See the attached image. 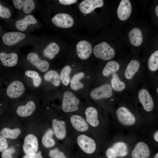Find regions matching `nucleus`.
<instances>
[{"mask_svg":"<svg viewBox=\"0 0 158 158\" xmlns=\"http://www.w3.org/2000/svg\"><path fill=\"white\" fill-rule=\"evenodd\" d=\"M93 52L95 57L104 60H110L115 55L114 49L105 42H102L95 46Z\"/></svg>","mask_w":158,"mask_h":158,"instance_id":"1","label":"nucleus"},{"mask_svg":"<svg viewBox=\"0 0 158 158\" xmlns=\"http://www.w3.org/2000/svg\"><path fill=\"white\" fill-rule=\"evenodd\" d=\"M80 101L78 98L72 92L65 91L63 95L62 102V109L65 112L76 111L78 109Z\"/></svg>","mask_w":158,"mask_h":158,"instance_id":"2","label":"nucleus"},{"mask_svg":"<svg viewBox=\"0 0 158 158\" xmlns=\"http://www.w3.org/2000/svg\"><path fill=\"white\" fill-rule=\"evenodd\" d=\"M52 23L56 26L62 28H69L72 27L74 20L69 14L59 13L56 14L51 19Z\"/></svg>","mask_w":158,"mask_h":158,"instance_id":"3","label":"nucleus"},{"mask_svg":"<svg viewBox=\"0 0 158 158\" xmlns=\"http://www.w3.org/2000/svg\"><path fill=\"white\" fill-rule=\"evenodd\" d=\"M77 143L81 149L88 154L93 153L96 149V144L91 138L83 134L78 136L77 138Z\"/></svg>","mask_w":158,"mask_h":158,"instance_id":"4","label":"nucleus"},{"mask_svg":"<svg viewBox=\"0 0 158 158\" xmlns=\"http://www.w3.org/2000/svg\"><path fill=\"white\" fill-rule=\"evenodd\" d=\"M116 114L118 120L123 125L132 126L135 122L136 118L134 115L125 107L119 108L116 111Z\"/></svg>","mask_w":158,"mask_h":158,"instance_id":"5","label":"nucleus"},{"mask_svg":"<svg viewBox=\"0 0 158 158\" xmlns=\"http://www.w3.org/2000/svg\"><path fill=\"white\" fill-rule=\"evenodd\" d=\"M113 94L112 88L109 84H105L96 87L90 93L91 98L95 100H99L109 98Z\"/></svg>","mask_w":158,"mask_h":158,"instance_id":"6","label":"nucleus"},{"mask_svg":"<svg viewBox=\"0 0 158 158\" xmlns=\"http://www.w3.org/2000/svg\"><path fill=\"white\" fill-rule=\"evenodd\" d=\"M25 90L23 83L20 81L14 80L8 86L6 93L7 95L11 98H16L21 96Z\"/></svg>","mask_w":158,"mask_h":158,"instance_id":"7","label":"nucleus"},{"mask_svg":"<svg viewBox=\"0 0 158 158\" xmlns=\"http://www.w3.org/2000/svg\"><path fill=\"white\" fill-rule=\"evenodd\" d=\"M77 55L81 59L85 60L90 56L92 51V45L88 41L83 40L79 41L76 45Z\"/></svg>","mask_w":158,"mask_h":158,"instance_id":"8","label":"nucleus"},{"mask_svg":"<svg viewBox=\"0 0 158 158\" xmlns=\"http://www.w3.org/2000/svg\"><path fill=\"white\" fill-rule=\"evenodd\" d=\"M102 0H84L79 4V8L80 12L85 14H88L95 8L101 7L104 5Z\"/></svg>","mask_w":158,"mask_h":158,"instance_id":"9","label":"nucleus"},{"mask_svg":"<svg viewBox=\"0 0 158 158\" xmlns=\"http://www.w3.org/2000/svg\"><path fill=\"white\" fill-rule=\"evenodd\" d=\"M23 148L26 154L36 153L38 149L37 137L32 134L27 135L24 139Z\"/></svg>","mask_w":158,"mask_h":158,"instance_id":"10","label":"nucleus"},{"mask_svg":"<svg viewBox=\"0 0 158 158\" xmlns=\"http://www.w3.org/2000/svg\"><path fill=\"white\" fill-rule=\"evenodd\" d=\"M27 59L31 64L41 72H45L49 68V63L45 60L40 59L36 53H29L27 55Z\"/></svg>","mask_w":158,"mask_h":158,"instance_id":"11","label":"nucleus"},{"mask_svg":"<svg viewBox=\"0 0 158 158\" xmlns=\"http://www.w3.org/2000/svg\"><path fill=\"white\" fill-rule=\"evenodd\" d=\"M138 97L145 110L150 112L153 109L154 107V102L147 90L145 89L140 90L138 94Z\"/></svg>","mask_w":158,"mask_h":158,"instance_id":"12","label":"nucleus"},{"mask_svg":"<svg viewBox=\"0 0 158 158\" xmlns=\"http://www.w3.org/2000/svg\"><path fill=\"white\" fill-rule=\"evenodd\" d=\"M132 8L131 3L129 0L121 1L117 11L118 18L123 21L127 20L130 15Z\"/></svg>","mask_w":158,"mask_h":158,"instance_id":"13","label":"nucleus"},{"mask_svg":"<svg viewBox=\"0 0 158 158\" xmlns=\"http://www.w3.org/2000/svg\"><path fill=\"white\" fill-rule=\"evenodd\" d=\"M150 151L147 145L143 142H138L131 153L132 158H148Z\"/></svg>","mask_w":158,"mask_h":158,"instance_id":"14","label":"nucleus"},{"mask_svg":"<svg viewBox=\"0 0 158 158\" xmlns=\"http://www.w3.org/2000/svg\"><path fill=\"white\" fill-rule=\"evenodd\" d=\"M25 35L21 32H11L5 34L2 37L4 43L8 46H11L23 40Z\"/></svg>","mask_w":158,"mask_h":158,"instance_id":"15","label":"nucleus"},{"mask_svg":"<svg viewBox=\"0 0 158 158\" xmlns=\"http://www.w3.org/2000/svg\"><path fill=\"white\" fill-rule=\"evenodd\" d=\"M52 127L56 138L59 140L64 138L66 135V124L62 120L54 119L52 121Z\"/></svg>","mask_w":158,"mask_h":158,"instance_id":"16","label":"nucleus"},{"mask_svg":"<svg viewBox=\"0 0 158 158\" xmlns=\"http://www.w3.org/2000/svg\"><path fill=\"white\" fill-rule=\"evenodd\" d=\"M70 121L73 127L78 131L84 132L88 129V125L86 121L79 115H72L70 118Z\"/></svg>","mask_w":158,"mask_h":158,"instance_id":"17","label":"nucleus"},{"mask_svg":"<svg viewBox=\"0 0 158 158\" xmlns=\"http://www.w3.org/2000/svg\"><path fill=\"white\" fill-rule=\"evenodd\" d=\"M13 3L14 7L19 9L23 6V11L26 14L30 13L35 8V3L32 0H14Z\"/></svg>","mask_w":158,"mask_h":158,"instance_id":"18","label":"nucleus"},{"mask_svg":"<svg viewBox=\"0 0 158 158\" xmlns=\"http://www.w3.org/2000/svg\"><path fill=\"white\" fill-rule=\"evenodd\" d=\"M18 56L15 53L7 54L1 52L0 53V59L3 65L8 67H13L16 65L18 61Z\"/></svg>","mask_w":158,"mask_h":158,"instance_id":"19","label":"nucleus"},{"mask_svg":"<svg viewBox=\"0 0 158 158\" xmlns=\"http://www.w3.org/2000/svg\"><path fill=\"white\" fill-rule=\"evenodd\" d=\"M87 121L91 126L96 127L99 123L98 118V111L94 107H87L85 111Z\"/></svg>","mask_w":158,"mask_h":158,"instance_id":"20","label":"nucleus"},{"mask_svg":"<svg viewBox=\"0 0 158 158\" xmlns=\"http://www.w3.org/2000/svg\"><path fill=\"white\" fill-rule=\"evenodd\" d=\"M35 105L34 102L30 101L24 105H20L17 108L16 112L19 116L27 117L31 115L35 109Z\"/></svg>","mask_w":158,"mask_h":158,"instance_id":"21","label":"nucleus"},{"mask_svg":"<svg viewBox=\"0 0 158 158\" xmlns=\"http://www.w3.org/2000/svg\"><path fill=\"white\" fill-rule=\"evenodd\" d=\"M128 36L130 42L133 45L138 47L141 44L143 37L142 31L140 28H133L129 32Z\"/></svg>","mask_w":158,"mask_h":158,"instance_id":"22","label":"nucleus"},{"mask_svg":"<svg viewBox=\"0 0 158 158\" xmlns=\"http://www.w3.org/2000/svg\"><path fill=\"white\" fill-rule=\"evenodd\" d=\"M37 23V21L35 17L32 15H29L17 21L16 23V26L18 30L23 31L26 30L28 25L35 24Z\"/></svg>","mask_w":158,"mask_h":158,"instance_id":"23","label":"nucleus"},{"mask_svg":"<svg viewBox=\"0 0 158 158\" xmlns=\"http://www.w3.org/2000/svg\"><path fill=\"white\" fill-rule=\"evenodd\" d=\"M60 49V47L57 43L55 42H52L45 47L42 53L45 57L49 59H52L59 53Z\"/></svg>","mask_w":158,"mask_h":158,"instance_id":"24","label":"nucleus"},{"mask_svg":"<svg viewBox=\"0 0 158 158\" xmlns=\"http://www.w3.org/2000/svg\"><path fill=\"white\" fill-rule=\"evenodd\" d=\"M140 66L139 61L132 60L128 64L126 69L125 76L128 79H132L135 73L138 71Z\"/></svg>","mask_w":158,"mask_h":158,"instance_id":"25","label":"nucleus"},{"mask_svg":"<svg viewBox=\"0 0 158 158\" xmlns=\"http://www.w3.org/2000/svg\"><path fill=\"white\" fill-rule=\"evenodd\" d=\"M44 78L46 81L50 82L55 87H58L60 84V76L55 70H50L44 74Z\"/></svg>","mask_w":158,"mask_h":158,"instance_id":"26","label":"nucleus"},{"mask_svg":"<svg viewBox=\"0 0 158 158\" xmlns=\"http://www.w3.org/2000/svg\"><path fill=\"white\" fill-rule=\"evenodd\" d=\"M85 75L83 72H80L73 76L70 83L71 87L72 90L76 91L83 87L84 84L80 80L84 77Z\"/></svg>","mask_w":158,"mask_h":158,"instance_id":"27","label":"nucleus"},{"mask_svg":"<svg viewBox=\"0 0 158 158\" xmlns=\"http://www.w3.org/2000/svg\"><path fill=\"white\" fill-rule=\"evenodd\" d=\"M120 66L116 61L112 60L108 62L102 71L103 75L107 76L114 73L119 69Z\"/></svg>","mask_w":158,"mask_h":158,"instance_id":"28","label":"nucleus"},{"mask_svg":"<svg viewBox=\"0 0 158 158\" xmlns=\"http://www.w3.org/2000/svg\"><path fill=\"white\" fill-rule=\"evenodd\" d=\"M118 157H122L128 154V147L126 144L122 142H118L114 143L112 147Z\"/></svg>","mask_w":158,"mask_h":158,"instance_id":"29","label":"nucleus"},{"mask_svg":"<svg viewBox=\"0 0 158 158\" xmlns=\"http://www.w3.org/2000/svg\"><path fill=\"white\" fill-rule=\"evenodd\" d=\"M53 134V130L49 129L43 136L42 142L43 145L46 148L52 147L55 145V141L52 138Z\"/></svg>","mask_w":158,"mask_h":158,"instance_id":"30","label":"nucleus"},{"mask_svg":"<svg viewBox=\"0 0 158 158\" xmlns=\"http://www.w3.org/2000/svg\"><path fill=\"white\" fill-rule=\"evenodd\" d=\"M20 133V130L18 128L12 130L8 128H4L0 131L1 135L5 138L10 139L17 138Z\"/></svg>","mask_w":158,"mask_h":158,"instance_id":"31","label":"nucleus"},{"mask_svg":"<svg viewBox=\"0 0 158 158\" xmlns=\"http://www.w3.org/2000/svg\"><path fill=\"white\" fill-rule=\"evenodd\" d=\"M111 85L114 90L118 92L123 91L126 87L125 83L120 80L118 75L116 73H114L112 75Z\"/></svg>","mask_w":158,"mask_h":158,"instance_id":"32","label":"nucleus"},{"mask_svg":"<svg viewBox=\"0 0 158 158\" xmlns=\"http://www.w3.org/2000/svg\"><path fill=\"white\" fill-rule=\"evenodd\" d=\"M25 75L32 79L33 84L35 87H37L41 85L42 82V78L37 71L28 70L25 72Z\"/></svg>","mask_w":158,"mask_h":158,"instance_id":"33","label":"nucleus"},{"mask_svg":"<svg viewBox=\"0 0 158 158\" xmlns=\"http://www.w3.org/2000/svg\"><path fill=\"white\" fill-rule=\"evenodd\" d=\"M71 71V67L68 65L64 66L60 73V79L62 84L64 85L67 86L70 82V75Z\"/></svg>","mask_w":158,"mask_h":158,"instance_id":"34","label":"nucleus"},{"mask_svg":"<svg viewBox=\"0 0 158 158\" xmlns=\"http://www.w3.org/2000/svg\"><path fill=\"white\" fill-rule=\"evenodd\" d=\"M148 66L149 69L152 71H154L158 68V51L154 52L150 57L148 61Z\"/></svg>","mask_w":158,"mask_h":158,"instance_id":"35","label":"nucleus"},{"mask_svg":"<svg viewBox=\"0 0 158 158\" xmlns=\"http://www.w3.org/2000/svg\"><path fill=\"white\" fill-rule=\"evenodd\" d=\"M49 155L51 158H66L64 153L57 148L50 150Z\"/></svg>","mask_w":158,"mask_h":158,"instance_id":"36","label":"nucleus"},{"mask_svg":"<svg viewBox=\"0 0 158 158\" xmlns=\"http://www.w3.org/2000/svg\"><path fill=\"white\" fill-rule=\"evenodd\" d=\"M11 16V12L9 9L0 4V16L2 18H7L10 17Z\"/></svg>","mask_w":158,"mask_h":158,"instance_id":"37","label":"nucleus"},{"mask_svg":"<svg viewBox=\"0 0 158 158\" xmlns=\"http://www.w3.org/2000/svg\"><path fill=\"white\" fill-rule=\"evenodd\" d=\"M15 151V148L12 147L6 149L1 154L2 158H13L12 154Z\"/></svg>","mask_w":158,"mask_h":158,"instance_id":"38","label":"nucleus"},{"mask_svg":"<svg viewBox=\"0 0 158 158\" xmlns=\"http://www.w3.org/2000/svg\"><path fill=\"white\" fill-rule=\"evenodd\" d=\"M8 144L6 138L0 135V152H1L6 149L8 147Z\"/></svg>","mask_w":158,"mask_h":158,"instance_id":"39","label":"nucleus"},{"mask_svg":"<svg viewBox=\"0 0 158 158\" xmlns=\"http://www.w3.org/2000/svg\"><path fill=\"white\" fill-rule=\"evenodd\" d=\"M106 154L108 158H116L117 156L112 147H109L106 150Z\"/></svg>","mask_w":158,"mask_h":158,"instance_id":"40","label":"nucleus"},{"mask_svg":"<svg viewBox=\"0 0 158 158\" xmlns=\"http://www.w3.org/2000/svg\"><path fill=\"white\" fill-rule=\"evenodd\" d=\"M59 3L63 5H70L75 3L77 1L76 0H59Z\"/></svg>","mask_w":158,"mask_h":158,"instance_id":"41","label":"nucleus"},{"mask_svg":"<svg viewBox=\"0 0 158 158\" xmlns=\"http://www.w3.org/2000/svg\"><path fill=\"white\" fill-rule=\"evenodd\" d=\"M23 158H43L41 154L38 153L27 154L25 155Z\"/></svg>","mask_w":158,"mask_h":158,"instance_id":"42","label":"nucleus"},{"mask_svg":"<svg viewBox=\"0 0 158 158\" xmlns=\"http://www.w3.org/2000/svg\"><path fill=\"white\" fill-rule=\"evenodd\" d=\"M154 138L155 140L158 142V131L157 130L154 133Z\"/></svg>","mask_w":158,"mask_h":158,"instance_id":"43","label":"nucleus"},{"mask_svg":"<svg viewBox=\"0 0 158 158\" xmlns=\"http://www.w3.org/2000/svg\"><path fill=\"white\" fill-rule=\"evenodd\" d=\"M155 12L157 16L158 17V6H156L155 8Z\"/></svg>","mask_w":158,"mask_h":158,"instance_id":"44","label":"nucleus"},{"mask_svg":"<svg viewBox=\"0 0 158 158\" xmlns=\"http://www.w3.org/2000/svg\"><path fill=\"white\" fill-rule=\"evenodd\" d=\"M154 158H158V153H157L155 155Z\"/></svg>","mask_w":158,"mask_h":158,"instance_id":"45","label":"nucleus"},{"mask_svg":"<svg viewBox=\"0 0 158 158\" xmlns=\"http://www.w3.org/2000/svg\"><path fill=\"white\" fill-rule=\"evenodd\" d=\"M37 153H38V154H41V152H40V151L38 152Z\"/></svg>","mask_w":158,"mask_h":158,"instance_id":"46","label":"nucleus"},{"mask_svg":"<svg viewBox=\"0 0 158 158\" xmlns=\"http://www.w3.org/2000/svg\"><path fill=\"white\" fill-rule=\"evenodd\" d=\"M157 93H158V88L157 89Z\"/></svg>","mask_w":158,"mask_h":158,"instance_id":"47","label":"nucleus"}]
</instances>
